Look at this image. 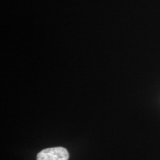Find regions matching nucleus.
<instances>
[{"label":"nucleus","instance_id":"1","mask_svg":"<svg viewBox=\"0 0 160 160\" xmlns=\"http://www.w3.org/2000/svg\"><path fill=\"white\" fill-rule=\"evenodd\" d=\"M68 151L61 147H53L41 151L37 155V160H68Z\"/></svg>","mask_w":160,"mask_h":160}]
</instances>
